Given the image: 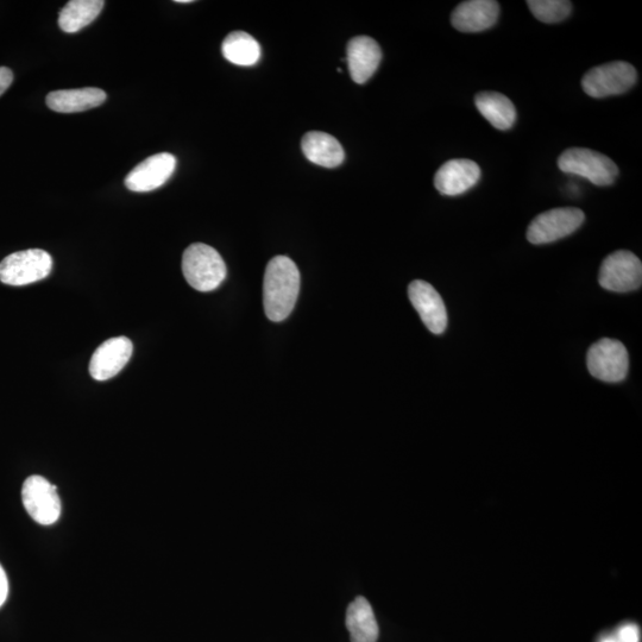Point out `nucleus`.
<instances>
[{
    "mask_svg": "<svg viewBox=\"0 0 642 642\" xmlns=\"http://www.w3.org/2000/svg\"><path fill=\"white\" fill-rule=\"evenodd\" d=\"M599 282L602 288L610 292L637 291L642 283L641 261L631 251H615L603 261Z\"/></svg>",
    "mask_w": 642,
    "mask_h": 642,
    "instance_id": "8",
    "label": "nucleus"
},
{
    "mask_svg": "<svg viewBox=\"0 0 642 642\" xmlns=\"http://www.w3.org/2000/svg\"><path fill=\"white\" fill-rule=\"evenodd\" d=\"M619 642H640L639 627L635 625H626L620 628L618 633Z\"/></svg>",
    "mask_w": 642,
    "mask_h": 642,
    "instance_id": "23",
    "label": "nucleus"
},
{
    "mask_svg": "<svg viewBox=\"0 0 642 642\" xmlns=\"http://www.w3.org/2000/svg\"><path fill=\"white\" fill-rule=\"evenodd\" d=\"M601 642H619V641L618 639H614V638H606V639H603Z\"/></svg>",
    "mask_w": 642,
    "mask_h": 642,
    "instance_id": "27",
    "label": "nucleus"
},
{
    "mask_svg": "<svg viewBox=\"0 0 642 642\" xmlns=\"http://www.w3.org/2000/svg\"><path fill=\"white\" fill-rule=\"evenodd\" d=\"M9 595V581L6 572L3 569V566L0 565V608L3 607V604L8 599Z\"/></svg>",
    "mask_w": 642,
    "mask_h": 642,
    "instance_id": "25",
    "label": "nucleus"
},
{
    "mask_svg": "<svg viewBox=\"0 0 642 642\" xmlns=\"http://www.w3.org/2000/svg\"><path fill=\"white\" fill-rule=\"evenodd\" d=\"M134 345L127 337L107 339L94 351L90 362V374L94 380L107 381L121 373L128 364Z\"/></svg>",
    "mask_w": 642,
    "mask_h": 642,
    "instance_id": "12",
    "label": "nucleus"
},
{
    "mask_svg": "<svg viewBox=\"0 0 642 642\" xmlns=\"http://www.w3.org/2000/svg\"><path fill=\"white\" fill-rule=\"evenodd\" d=\"M500 15V5L494 0H469L453 10L451 23L462 33H480L494 27Z\"/></svg>",
    "mask_w": 642,
    "mask_h": 642,
    "instance_id": "14",
    "label": "nucleus"
},
{
    "mask_svg": "<svg viewBox=\"0 0 642 642\" xmlns=\"http://www.w3.org/2000/svg\"><path fill=\"white\" fill-rule=\"evenodd\" d=\"M182 273L188 285L199 292H212L226 279L225 262L216 249L194 243L182 256Z\"/></svg>",
    "mask_w": 642,
    "mask_h": 642,
    "instance_id": "2",
    "label": "nucleus"
},
{
    "mask_svg": "<svg viewBox=\"0 0 642 642\" xmlns=\"http://www.w3.org/2000/svg\"><path fill=\"white\" fill-rule=\"evenodd\" d=\"M408 297L427 329L442 335L448 326V313L436 289L428 282L415 280L408 287Z\"/></svg>",
    "mask_w": 642,
    "mask_h": 642,
    "instance_id": "11",
    "label": "nucleus"
},
{
    "mask_svg": "<svg viewBox=\"0 0 642 642\" xmlns=\"http://www.w3.org/2000/svg\"><path fill=\"white\" fill-rule=\"evenodd\" d=\"M300 292V273L291 258L276 256L263 280V306L269 320L280 323L291 316Z\"/></svg>",
    "mask_w": 642,
    "mask_h": 642,
    "instance_id": "1",
    "label": "nucleus"
},
{
    "mask_svg": "<svg viewBox=\"0 0 642 642\" xmlns=\"http://www.w3.org/2000/svg\"><path fill=\"white\" fill-rule=\"evenodd\" d=\"M584 212L575 207H562L539 214L528 226L527 239L532 244H547L558 241L581 228Z\"/></svg>",
    "mask_w": 642,
    "mask_h": 642,
    "instance_id": "7",
    "label": "nucleus"
},
{
    "mask_svg": "<svg viewBox=\"0 0 642 642\" xmlns=\"http://www.w3.org/2000/svg\"><path fill=\"white\" fill-rule=\"evenodd\" d=\"M23 506L37 524L50 526L59 520L61 500L58 489L42 476H30L22 488Z\"/></svg>",
    "mask_w": 642,
    "mask_h": 642,
    "instance_id": "9",
    "label": "nucleus"
},
{
    "mask_svg": "<svg viewBox=\"0 0 642 642\" xmlns=\"http://www.w3.org/2000/svg\"><path fill=\"white\" fill-rule=\"evenodd\" d=\"M481 179V168L476 162L467 159L450 160L438 169L434 176L437 191L456 197L471 190Z\"/></svg>",
    "mask_w": 642,
    "mask_h": 642,
    "instance_id": "13",
    "label": "nucleus"
},
{
    "mask_svg": "<svg viewBox=\"0 0 642 642\" xmlns=\"http://www.w3.org/2000/svg\"><path fill=\"white\" fill-rule=\"evenodd\" d=\"M475 105L481 115L497 130H509L515 124V106L511 99L501 93H478L475 97Z\"/></svg>",
    "mask_w": 642,
    "mask_h": 642,
    "instance_id": "19",
    "label": "nucleus"
},
{
    "mask_svg": "<svg viewBox=\"0 0 642 642\" xmlns=\"http://www.w3.org/2000/svg\"><path fill=\"white\" fill-rule=\"evenodd\" d=\"M560 171L587 179L596 186H610L619 175V168L608 156L587 148H570L558 159Z\"/></svg>",
    "mask_w": 642,
    "mask_h": 642,
    "instance_id": "3",
    "label": "nucleus"
},
{
    "mask_svg": "<svg viewBox=\"0 0 642 642\" xmlns=\"http://www.w3.org/2000/svg\"><path fill=\"white\" fill-rule=\"evenodd\" d=\"M103 0H71L61 10L59 27L67 34L78 33L100 15L104 8Z\"/></svg>",
    "mask_w": 642,
    "mask_h": 642,
    "instance_id": "20",
    "label": "nucleus"
},
{
    "mask_svg": "<svg viewBox=\"0 0 642 642\" xmlns=\"http://www.w3.org/2000/svg\"><path fill=\"white\" fill-rule=\"evenodd\" d=\"M176 3H179V4H188V3H192V0H176Z\"/></svg>",
    "mask_w": 642,
    "mask_h": 642,
    "instance_id": "26",
    "label": "nucleus"
},
{
    "mask_svg": "<svg viewBox=\"0 0 642 642\" xmlns=\"http://www.w3.org/2000/svg\"><path fill=\"white\" fill-rule=\"evenodd\" d=\"M302 153L306 159L325 168H336L344 161L342 144L325 132L311 131L302 137Z\"/></svg>",
    "mask_w": 642,
    "mask_h": 642,
    "instance_id": "16",
    "label": "nucleus"
},
{
    "mask_svg": "<svg viewBox=\"0 0 642 642\" xmlns=\"http://www.w3.org/2000/svg\"><path fill=\"white\" fill-rule=\"evenodd\" d=\"M348 66L352 80L365 84L373 77L382 60V50L374 39L357 36L348 43Z\"/></svg>",
    "mask_w": 642,
    "mask_h": 642,
    "instance_id": "15",
    "label": "nucleus"
},
{
    "mask_svg": "<svg viewBox=\"0 0 642 642\" xmlns=\"http://www.w3.org/2000/svg\"><path fill=\"white\" fill-rule=\"evenodd\" d=\"M52 269L53 258L47 251L41 249L18 251L0 262V281L9 286H27L46 279Z\"/></svg>",
    "mask_w": 642,
    "mask_h": 642,
    "instance_id": "4",
    "label": "nucleus"
},
{
    "mask_svg": "<svg viewBox=\"0 0 642 642\" xmlns=\"http://www.w3.org/2000/svg\"><path fill=\"white\" fill-rule=\"evenodd\" d=\"M175 168L176 159L172 154L161 153L150 156L132 169L125 178V186L131 192L155 191L171 179Z\"/></svg>",
    "mask_w": 642,
    "mask_h": 642,
    "instance_id": "10",
    "label": "nucleus"
},
{
    "mask_svg": "<svg viewBox=\"0 0 642 642\" xmlns=\"http://www.w3.org/2000/svg\"><path fill=\"white\" fill-rule=\"evenodd\" d=\"M105 100L106 93L94 87L54 91L50 92L46 98L49 109L60 113L91 110L104 104Z\"/></svg>",
    "mask_w": 642,
    "mask_h": 642,
    "instance_id": "17",
    "label": "nucleus"
},
{
    "mask_svg": "<svg viewBox=\"0 0 642 642\" xmlns=\"http://www.w3.org/2000/svg\"><path fill=\"white\" fill-rule=\"evenodd\" d=\"M637 80V69L631 64L614 61L590 69L582 79V87L589 97L601 99L626 93Z\"/></svg>",
    "mask_w": 642,
    "mask_h": 642,
    "instance_id": "5",
    "label": "nucleus"
},
{
    "mask_svg": "<svg viewBox=\"0 0 642 642\" xmlns=\"http://www.w3.org/2000/svg\"><path fill=\"white\" fill-rule=\"evenodd\" d=\"M533 16L547 24L563 22L572 11V4L566 0H528Z\"/></svg>",
    "mask_w": 642,
    "mask_h": 642,
    "instance_id": "22",
    "label": "nucleus"
},
{
    "mask_svg": "<svg viewBox=\"0 0 642 642\" xmlns=\"http://www.w3.org/2000/svg\"><path fill=\"white\" fill-rule=\"evenodd\" d=\"M587 365L595 379L609 383L621 382L626 379L629 370L626 346L615 339H600L590 346Z\"/></svg>",
    "mask_w": 642,
    "mask_h": 642,
    "instance_id": "6",
    "label": "nucleus"
},
{
    "mask_svg": "<svg viewBox=\"0 0 642 642\" xmlns=\"http://www.w3.org/2000/svg\"><path fill=\"white\" fill-rule=\"evenodd\" d=\"M224 58L237 66H254L261 58L260 44L244 31H234L222 44Z\"/></svg>",
    "mask_w": 642,
    "mask_h": 642,
    "instance_id": "21",
    "label": "nucleus"
},
{
    "mask_svg": "<svg viewBox=\"0 0 642 642\" xmlns=\"http://www.w3.org/2000/svg\"><path fill=\"white\" fill-rule=\"evenodd\" d=\"M346 627L352 642H376L379 639V625L371 604L364 597H357L346 612Z\"/></svg>",
    "mask_w": 642,
    "mask_h": 642,
    "instance_id": "18",
    "label": "nucleus"
},
{
    "mask_svg": "<svg viewBox=\"0 0 642 642\" xmlns=\"http://www.w3.org/2000/svg\"><path fill=\"white\" fill-rule=\"evenodd\" d=\"M14 81V73L8 67H0V96L8 90Z\"/></svg>",
    "mask_w": 642,
    "mask_h": 642,
    "instance_id": "24",
    "label": "nucleus"
}]
</instances>
